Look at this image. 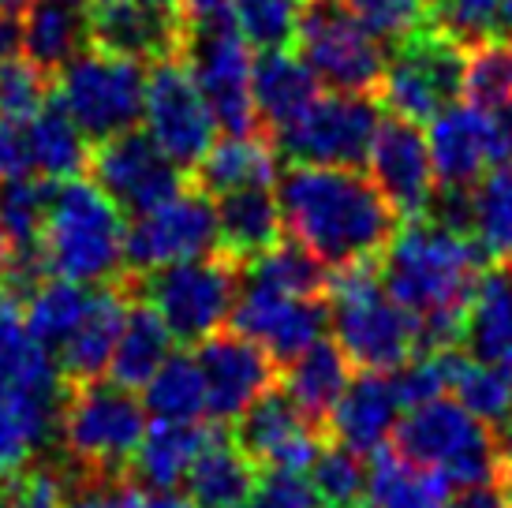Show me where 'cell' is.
<instances>
[{"label":"cell","mask_w":512,"mask_h":508,"mask_svg":"<svg viewBox=\"0 0 512 508\" xmlns=\"http://www.w3.org/2000/svg\"><path fill=\"white\" fill-rule=\"evenodd\" d=\"M285 236L303 243L329 269L378 262L397 236L400 213L378 184L344 165H292L277 180Z\"/></svg>","instance_id":"6da1fadb"},{"label":"cell","mask_w":512,"mask_h":508,"mask_svg":"<svg viewBox=\"0 0 512 508\" xmlns=\"http://www.w3.org/2000/svg\"><path fill=\"white\" fill-rule=\"evenodd\" d=\"M483 247L471 232L434 217H408L378 258L389 296L419 318L423 348H449L464 337L468 303L483 277Z\"/></svg>","instance_id":"7a4b0ae2"},{"label":"cell","mask_w":512,"mask_h":508,"mask_svg":"<svg viewBox=\"0 0 512 508\" xmlns=\"http://www.w3.org/2000/svg\"><path fill=\"white\" fill-rule=\"evenodd\" d=\"M124 240V210L90 176L57 180L38 240L45 273L79 284L120 281V269H128Z\"/></svg>","instance_id":"3957f363"},{"label":"cell","mask_w":512,"mask_h":508,"mask_svg":"<svg viewBox=\"0 0 512 508\" xmlns=\"http://www.w3.org/2000/svg\"><path fill=\"white\" fill-rule=\"evenodd\" d=\"M329 329L356 370L393 374L415 352H423V325L400 307L382 284L378 262H352L329 269L326 284Z\"/></svg>","instance_id":"277c9868"},{"label":"cell","mask_w":512,"mask_h":508,"mask_svg":"<svg viewBox=\"0 0 512 508\" xmlns=\"http://www.w3.org/2000/svg\"><path fill=\"white\" fill-rule=\"evenodd\" d=\"M150 415L135 389L120 381H72L60 404L57 441L75 475L128 479L131 456L143 441Z\"/></svg>","instance_id":"5b68a950"},{"label":"cell","mask_w":512,"mask_h":508,"mask_svg":"<svg viewBox=\"0 0 512 508\" xmlns=\"http://www.w3.org/2000/svg\"><path fill=\"white\" fill-rule=\"evenodd\" d=\"M240 281L243 262L228 251L199 254L150 273H124L131 296L146 299L180 344H199L225 329L240 296Z\"/></svg>","instance_id":"8992f818"},{"label":"cell","mask_w":512,"mask_h":508,"mask_svg":"<svg viewBox=\"0 0 512 508\" xmlns=\"http://www.w3.org/2000/svg\"><path fill=\"white\" fill-rule=\"evenodd\" d=\"M393 445L412 464L445 475L453 490L498 479L490 423L475 419L456 396H434L427 404L400 411Z\"/></svg>","instance_id":"52a82bcc"},{"label":"cell","mask_w":512,"mask_h":508,"mask_svg":"<svg viewBox=\"0 0 512 508\" xmlns=\"http://www.w3.org/2000/svg\"><path fill=\"white\" fill-rule=\"evenodd\" d=\"M464 94V45L434 23H419L385 60V79L378 86L382 113H397L412 124H430L434 116Z\"/></svg>","instance_id":"ba28073f"},{"label":"cell","mask_w":512,"mask_h":508,"mask_svg":"<svg viewBox=\"0 0 512 508\" xmlns=\"http://www.w3.org/2000/svg\"><path fill=\"white\" fill-rule=\"evenodd\" d=\"M53 86L86 142H101L139 124L146 98V64L101 53L90 45L57 71Z\"/></svg>","instance_id":"9c48e42d"},{"label":"cell","mask_w":512,"mask_h":508,"mask_svg":"<svg viewBox=\"0 0 512 508\" xmlns=\"http://www.w3.org/2000/svg\"><path fill=\"white\" fill-rule=\"evenodd\" d=\"M296 49L318 83L341 94H378L385 79V49L348 0H303Z\"/></svg>","instance_id":"30bf717a"},{"label":"cell","mask_w":512,"mask_h":508,"mask_svg":"<svg viewBox=\"0 0 512 508\" xmlns=\"http://www.w3.org/2000/svg\"><path fill=\"white\" fill-rule=\"evenodd\" d=\"M382 120V105L374 94H318L273 142L277 154L292 165H344L359 169L370 154V142Z\"/></svg>","instance_id":"8fae6325"},{"label":"cell","mask_w":512,"mask_h":508,"mask_svg":"<svg viewBox=\"0 0 512 508\" xmlns=\"http://www.w3.org/2000/svg\"><path fill=\"white\" fill-rule=\"evenodd\" d=\"M214 251H221L217 202L191 180L165 202L135 213V221L128 225V240H124L128 273H150V269Z\"/></svg>","instance_id":"7c38bea8"},{"label":"cell","mask_w":512,"mask_h":508,"mask_svg":"<svg viewBox=\"0 0 512 508\" xmlns=\"http://www.w3.org/2000/svg\"><path fill=\"white\" fill-rule=\"evenodd\" d=\"M143 116L150 139L184 172L195 169L202 154L214 146L217 120L210 113L206 98H202L184 53L150 64V71H146Z\"/></svg>","instance_id":"4fadbf2b"},{"label":"cell","mask_w":512,"mask_h":508,"mask_svg":"<svg viewBox=\"0 0 512 508\" xmlns=\"http://www.w3.org/2000/svg\"><path fill=\"white\" fill-rule=\"evenodd\" d=\"M64 374L57 355L30 333L23 318V292L0 281V404L27 411L60 430Z\"/></svg>","instance_id":"5bb4252c"},{"label":"cell","mask_w":512,"mask_h":508,"mask_svg":"<svg viewBox=\"0 0 512 508\" xmlns=\"http://www.w3.org/2000/svg\"><path fill=\"white\" fill-rule=\"evenodd\" d=\"M86 172L124 213L150 210L187 184L184 169L150 139V131L135 127L94 142Z\"/></svg>","instance_id":"9a60e30c"},{"label":"cell","mask_w":512,"mask_h":508,"mask_svg":"<svg viewBox=\"0 0 512 508\" xmlns=\"http://www.w3.org/2000/svg\"><path fill=\"white\" fill-rule=\"evenodd\" d=\"M228 325L255 340L258 348H266L277 367H285L303 348L326 337L329 303L326 296H292V292L243 277Z\"/></svg>","instance_id":"2e32d148"},{"label":"cell","mask_w":512,"mask_h":508,"mask_svg":"<svg viewBox=\"0 0 512 508\" xmlns=\"http://www.w3.org/2000/svg\"><path fill=\"white\" fill-rule=\"evenodd\" d=\"M195 359L206 378V419L217 426H232L262 393L277 385L281 367L266 348L251 337L236 333L232 325L217 329L195 344Z\"/></svg>","instance_id":"e0dca14e"},{"label":"cell","mask_w":512,"mask_h":508,"mask_svg":"<svg viewBox=\"0 0 512 508\" xmlns=\"http://www.w3.org/2000/svg\"><path fill=\"white\" fill-rule=\"evenodd\" d=\"M232 426L240 449L255 460L258 471H311L314 456L329 438L322 426L288 400L281 385L258 396Z\"/></svg>","instance_id":"ac0fdd59"},{"label":"cell","mask_w":512,"mask_h":508,"mask_svg":"<svg viewBox=\"0 0 512 508\" xmlns=\"http://www.w3.org/2000/svg\"><path fill=\"white\" fill-rule=\"evenodd\" d=\"M90 45L157 64L184 53V19L172 0H90Z\"/></svg>","instance_id":"d6986e66"},{"label":"cell","mask_w":512,"mask_h":508,"mask_svg":"<svg viewBox=\"0 0 512 508\" xmlns=\"http://www.w3.org/2000/svg\"><path fill=\"white\" fill-rule=\"evenodd\" d=\"M370 180L378 184L389 206L408 221L423 217L434 198V161H430V142L423 139L419 124L404 120L397 113H385L378 120L374 142H370Z\"/></svg>","instance_id":"ffe728a7"},{"label":"cell","mask_w":512,"mask_h":508,"mask_svg":"<svg viewBox=\"0 0 512 508\" xmlns=\"http://www.w3.org/2000/svg\"><path fill=\"white\" fill-rule=\"evenodd\" d=\"M430 161H434V180L438 187H471L483 180L505 157L498 135V120L479 109V105H445L434 120H430Z\"/></svg>","instance_id":"44dd1931"},{"label":"cell","mask_w":512,"mask_h":508,"mask_svg":"<svg viewBox=\"0 0 512 508\" xmlns=\"http://www.w3.org/2000/svg\"><path fill=\"white\" fill-rule=\"evenodd\" d=\"M128 307H131V292L128 284H124V277L109 284H94L79 325H75L72 333H68V340L57 348V367L68 385L109 374V359H113V348L116 340H120Z\"/></svg>","instance_id":"7402d4cb"},{"label":"cell","mask_w":512,"mask_h":508,"mask_svg":"<svg viewBox=\"0 0 512 508\" xmlns=\"http://www.w3.org/2000/svg\"><path fill=\"white\" fill-rule=\"evenodd\" d=\"M400 411H404V404L397 396L393 374L359 370V378L348 381L337 408L329 411L326 434H333V441H341L348 449L370 456V452L382 449L385 441L393 438Z\"/></svg>","instance_id":"603a6c76"},{"label":"cell","mask_w":512,"mask_h":508,"mask_svg":"<svg viewBox=\"0 0 512 508\" xmlns=\"http://www.w3.org/2000/svg\"><path fill=\"white\" fill-rule=\"evenodd\" d=\"M277 169H281L277 142L266 131H255V135H225L214 142L187 180L217 198L240 187H277Z\"/></svg>","instance_id":"cb8c5ba5"},{"label":"cell","mask_w":512,"mask_h":508,"mask_svg":"<svg viewBox=\"0 0 512 508\" xmlns=\"http://www.w3.org/2000/svg\"><path fill=\"white\" fill-rule=\"evenodd\" d=\"M348 381H352V359L344 355L337 340L326 337L303 348L296 359H288L277 374V385L288 393V400L322 430H326L329 411L337 408L341 393L348 389Z\"/></svg>","instance_id":"d4e9b609"},{"label":"cell","mask_w":512,"mask_h":508,"mask_svg":"<svg viewBox=\"0 0 512 508\" xmlns=\"http://www.w3.org/2000/svg\"><path fill=\"white\" fill-rule=\"evenodd\" d=\"M251 94H255L258 124L273 139L318 98V75L292 49H270L251 68Z\"/></svg>","instance_id":"484cf974"},{"label":"cell","mask_w":512,"mask_h":508,"mask_svg":"<svg viewBox=\"0 0 512 508\" xmlns=\"http://www.w3.org/2000/svg\"><path fill=\"white\" fill-rule=\"evenodd\" d=\"M214 426L199 423H165V419H150L139 449L131 456L128 482L146 486V490H176L187 479V471L195 464L202 445L210 441Z\"/></svg>","instance_id":"4316f807"},{"label":"cell","mask_w":512,"mask_h":508,"mask_svg":"<svg viewBox=\"0 0 512 508\" xmlns=\"http://www.w3.org/2000/svg\"><path fill=\"white\" fill-rule=\"evenodd\" d=\"M453 494V482L430 467L412 464L408 456H400L397 445L385 441L382 449L370 452L363 508H449Z\"/></svg>","instance_id":"83f0119b"},{"label":"cell","mask_w":512,"mask_h":508,"mask_svg":"<svg viewBox=\"0 0 512 508\" xmlns=\"http://www.w3.org/2000/svg\"><path fill=\"white\" fill-rule=\"evenodd\" d=\"M187 497L199 508H240L258 482V464L217 426L187 471Z\"/></svg>","instance_id":"f1b7e54d"},{"label":"cell","mask_w":512,"mask_h":508,"mask_svg":"<svg viewBox=\"0 0 512 508\" xmlns=\"http://www.w3.org/2000/svg\"><path fill=\"white\" fill-rule=\"evenodd\" d=\"M90 45V0H30L23 19V53L53 79Z\"/></svg>","instance_id":"f546056e"},{"label":"cell","mask_w":512,"mask_h":508,"mask_svg":"<svg viewBox=\"0 0 512 508\" xmlns=\"http://www.w3.org/2000/svg\"><path fill=\"white\" fill-rule=\"evenodd\" d=\"M217 228H221V251L232 258H255L277 240H285V217L273 187H240L217 195Z\"/></svg>","instance_id":"4dcf8cb0"},{"label":"cell","mask_w":512,"mask_h":508,"mask_svg":"<svg viewBox=\"0 0 512 508\" xmlns=\"http://www.w3.org/2000/svg\"><path fill=\"white\" fill-rule=\"evenodd\" d=\"M27 131V157L30 176H45V180H68V176H83L90 165V142L75 127L68 109L60 98H49L38 113L23 120Z\"/></svg>","instance_id":"1f68e13d"},{"label":"cell","mask_w":512,"mask_h":508,"mask_svg":"<svg viewBox=\"0 0 512 508\" xmlns=\"http://www.w3.org/2000/svg\"><path fill=\"white\" fill-rule=\"evenodd\" d=\"M172 329L165 318L146 303V299L131 296L128 318L120 329V340L109 359V378L120 381L124 389H143L154 378L157 367L172 355Z\"/></svg>","instance_id":"d6a6232c"},{"label":"cell","mask_w":512,"mask_h":508,"mask_svg":"<svg viewBox=\"0 0 512 508\" xmlns=\"http://www.w3.org/2000/svg\"><path fill=\"white\" fill-rule=\"evenodd\" d=\"M143 408L150 419L199 423L206 419V378L195 352H172L143 385Z\"/></svg>","instance_id":"836d02e7"},{"label":"cell","mask_w":512,"mask_h":508,"mask_svg":"<svg viewBox=\"0 0 512 508\" xmlns=\"http://www.w3.org/2000/svg\"><path fill=\"white\" fill-rule=\"evenodd\" d=\"M90 292H94V284H79L68 277H53V273H45L42 281L30 284L23 292V318H27L30 333L53 355L79 325L86 303H90Z\"/></svg>","instance_id":"e575fe53"},{"label":"cell","mask_w":512,"mask_h":508,"mask_svg":"<svg viewBox=\"0 0 512 508\" xmlns=\"http://www.w3.org/2000/svg\"><path fill=\"white\" fill-rule=\"evenodd\" d=\"M471 236L486 258L512 266V161H498L471 187Z\"/></svg>","instance_id":"d590c367"},{"label":"cell","mask_w":512,"mask_h":508,"mask_svg":"<svg viewBox=\"0 0 512 508\" xmlns=\"http://www.w3.org/2000/svg\"><path fill=\"white\" fill-rule=\"evenodd\" d=\"M53 187H57V180H45V176L0 180V232L12 243V254H38Z\"/></svg>","instance_id":"8d00e7d4"},{"label":"cell","mask_w":512,"mask_h":508,"mask_svg":"<svg viewBox=\"0 0 512 508\" xmlns=\"http://www.w3.org/2000/svg\"><path fill=\"white\" fill-rule=\"evenodd\" d=\"M464 94L471 105L498 113L512 101V38L490 34L464 49Z\"/></svg>","instance_id":"74e56055"},{"label":"cell","mask_w":512,"mask_h":508,"mask_svg":"<svg viewBox=\"0 0 512 508\" xmlns=\"http://www.w3.org/2000/svg\"><path fill=\"white\" fill-rule=\"evenodd\" d=\"M449 393H453L475 419L498 423L501 415L512 408V370L501 367V363H490V359H479V355H471V352H460Z\"/></svg>","instance_id":"f35d334b"},{"label":"cell","mask_w":512,"mask_h":508,"mask_svg":"<svg viewBox=\"0 0 512 508\" xmlns=\"http://www.w3.org/2000/svg\"><path fill=\"white\" fill-rule=\"evenodd\" d=\"M311 486L322 508H363L367 494V464L363 452L341 441H326L311 464Z\"/></svg>","instance_id":"ab89813d"},{"label":"cell","mask_w":512,"mask_h":508,"mask_svg":"<svg viewBox=\"0 0 512 508\" xmlns=\"http://www.w3.org/2000/svg\"><path fill=\"white\" fill-rule=\"evenodd\" d=\"M228 8L247 45H255L258 53L296 49L303 0H228Z\"/></svg>","instance_id":"60d3db41"},{"label":"cell","mask_w":512,"mask_h":508,"mask_svg":"<svg viewBox=\"0 0 512 508\" xmlns=\"http://www.w3.org/2000/svg\"><path fill=\"white\" fill-rule=\"evenodd\" d=\"M53 441H57L53 423H42L12 404H0V482L19 479Z\"/></svg>","instance_id":"b9f144b4"},{"label":"cell","mask_w":512,"mask_h":508,"mask_svg":"<svg viewBox=\"0 0 512 508\" xmlns=\"http://www.w3.org/2000/svg\"><path fill=\"white\" fill-rule=\"evenodd\" d=\"M53 75L23 57L0 64V124H23L53 98Z\"/></svg>","instance_id":"7bdbcfd3"},{"label":"cell","mask_w":512,"mask_h":508,"mask_svg":"<svg viewBox=\"0 0 512 508\" xmlns=\"http://www.w3.org/2000/svg\"><path fill=\"white\" fill-rule=\"evenodd\" d=\"M427 19L468 49L490 34H501V0H438Z\"/></svg>","instance_id":"ee69618b"},{"label":"cell","mask_w":512,"mask_h":508,"mask_svg":"<svg viewBox=\"0 0 512 508\" xmlns=\"http://www.w3.org/2000/svg\"><path fill=\"white\" fill-rule=\"evenodd\" d=\"M348 8L382 42H400L408 30L427 23V4L423 0H348Z\"/></svg>","instance_id":"f6af8a7d"},{"label":"cell","mask_w":512,"mask_h":508,"mask_svg":"<svg viewBox=\"0 0 512 508\" xmlns=\"http://www.w3.org/2000/svg\"><path fill=\"white\" fill-rule=\"evenodd\" d=\"M240 508H322V501L303 471H266Z\"/></svg>","instance_id":"bcb514c9"},{"label":"cell","mask_w":512,"mask_h":508,"mask_svg":"<svg viewBox=\"0 0 512 508\" xmlns=\"http://www.w3.org/2000/svg\"><path fill=\"white\" fill-rule=\"evenodd\" d=\"M128 479H90V475H68V490L60 508H124Z\"/></svg>","instance_id":"7dc6e473"},{"label":"cell","mask_w":512,"mask_h":508,"mask_svg":"<svg viewBox=\"0 0 512 508\" xmlns=\"http://www.w3.org/2000/svg\"><path fill=\"white\" fill-rule=\"evenodd\" d=\"M449 508H512L505 486H498V479L490 482H475V486H464L456 490Z\"/></svg>","instance_id":"c3c4849f"},{"label":"cell","mask_w":512,"mask_h":508,"mask_svg":"<svg viewBox=\"0 0 512 508\" xmlns=\"http://www.w3.org/2000/svg\"><path fill=\"white\" fill-rule=\"evenodd\" d=\"M124 508H199L187 494H176V490H146V486H135L128 482L124 490Z\"/></svg>","instance_id":"681fc988"},{"label":"cell","mask_w":512,"mask_h":508,"mask_svg":"<svg viewBox=\"0 0 512 508\" xmlns=\"http://www.w3.org/2000/svg\"><path fill=\"white\" fill-rule=\"evenodd\" d=\"M23 57V19L19 12H0V64Z\"/></svg>","instance_id":"f907efd6"},{"label":"cell","mask_w":512,"mask_h":508,"mask_svg":"<svg viewBox=\"0 0 512 508\" xmlns=\"http://www.w3.org/2000/svg\"><path fill=\"white\" fill-rule=\"evenodd\" d=\"M490 438H494V456H498V475L512 471V408L498 423H490Z\"/></svg>","instance_id":"816d5d0a"},{"label":"cell","mask_w":512,"mask_h":508,"mask_svg":"<svg viewBox=\"0 0 512 508\" xmlns=\"http://www.w3.org/2000/svg\"><path fill=\"white\" fill-rule=\"evenodd\" d=\"M8 266H12V243H8V236L0 232V281L8 277Z\"/></svg>","instance_id":"f5cc1de1"},{"label":"cell","mask_w":512,"mask_h":508,"mask_svg":"<svg viewBox=\"0 0 512 508\" xmlns=\"http://www.w3.org/2000/svg\"><path fill=\"white\" fill-rule=\"evenodd\" d=\"M30 8V0H0V12H23Z\"/></svg>","instance_id":"db71d44e"},{"label":"cell","mask_w":512,"mask_h":508,"mask_svg":"<svg viewBox=\"0 0 512 508\" xmlns=\"http://www.w3.org/2000/svg\"><path fill=\"white\" fill-rule=\"evenodd\" d=\"M0 508H12V490H8V482H0Z\"/></svg>","instance_id":"11a10c76"},{"label":"cell","mask_w":512,"mask_h":508,"mask_svg":"<svg viewBox=\"0 0 512 508\" xmlns=\"http://www.w3.org/2000/svg\"><path fill=\"white\" fill-rule=\"evenodd\" d=\"M501 367L512 370V337H509V348H505V355H501Z\"/></svg>","instance_id":"9f6ffc18"},{"label":"cell","mask_w":512,"mask_h":508,"mask_svg":"<svg viewBox=\"0 0 512 508\" xmlns=\"http://www.w3.org/2000/svg\"><path fill=\"white\" fill-rule=\"evenodd\" d=\"M501 479H505V494H509V501H512V471H501Z\"/></svg>","instance_id":"6f0895ef"},{"label":"cell","mask_w":512,"mask_h":508,"mask_svg":"<svg viewBox=\"0 0 512 508\" xmlns=\"http://www.w3.org/2000/svg\"><path fill=\"white\" fill-rule=\"evenodd\" d=\"M423 4H427V15H430V8H434V4H438V0H423Z\"/></svg>","instance_id":"680465c9"},{"label":"cell","mask_w":512,"mask_h":508,"mask_svg":"<svg viewBox=\"0 0 512 508\" xmlns=\"http://www.w3.org/2000/svg\"><path fill=\"white\" fill-rule=\"evenodd\" d=\"M172 4H176V0H172Z\"/></svg>","instance_id":"91938a15"}]
</instances>
